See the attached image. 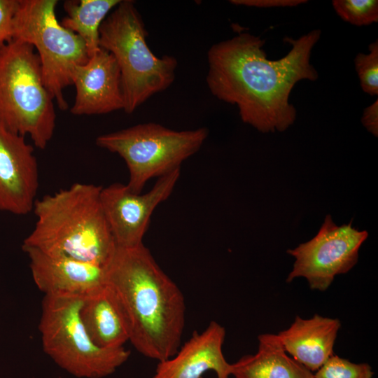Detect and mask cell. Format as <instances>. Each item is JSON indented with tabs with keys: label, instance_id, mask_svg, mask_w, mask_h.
<instances>
[{
	"label": "cell",
	"instance_id": "obj_1",
	"mask_svg": "<svg viewBox=\"0 0 378 378\" xmlns=\"http://www.w3.org/2000/svg\"><path fill=\"white\" fill-rule=\"evenodd\" d=\"M321 30L293 39L284 57L267 59L265 40L247 32L214 44L208 50L206 80L219 100L236 105L241 120L262 133L284 132L293 124L297 111L289 102L295 85L314 81L318 74L310 62Z\"/></svg>",
	"mask_w": 378,
	"mask_h": 378
},
{
	"label": "cell",
	"instance_id": "obj_2",
	"mask_svg": "<svg viewBox=\"0 0 378 378\" xmlns=\"http://www.w3.org/2000/svg\"><path fill=\"white\" fill-rule=\"evenodd\" d=\"M106 284L123 311L135 349L158 362L172 357L184 331L185 298L144 243L116 246L106 266Z\"/></svg>",
	"mask_w": 378,
	"mask_h": 378
},
{
	"label": "cell",
	"instance_id": "obj_3",
	"mask_svg": "<svg viewBox=\"0 0 378 378\" xmlns=\"http://www.w3.org/2000/svg\"><path fill=\"white\" fill-rule=\"evenodd\" d=\"M102 187L76 183L36 199V218L22 247L106 267L116 244L103 212Z\"/></svg>",
	"mask_w": 378,
	"mask_h": 378
},
{
	"label": "cell",
	"instance_id": "obj_4",
	"mask_svg": "<svg viewBox=\"0 0 378 378\" xmlns=\"http://www.w3.org/2000/svg\"><path fill=\"white\" fill-rule=\"evenodd\" d=\"M141 16L131 0H121L99 29V47L109 52L118 66L124 109L133 113L156 93L167 89L175 79L177 59L156 56L147 44Z\"/></svg>",
	"mask_w": 378,
	"mask_h": 378
},
{
	"label": "cell",
	"instance_id": "obj_5",
	"mask_svg": "<svg viewBox=\"0 0 378 378\" xmlns=\"http://www.w3.org/2000/svg\"><path fill=\"white\" fill-rule=\"evenodd\" d=\"M54 99L34 47L12 39L0 50V122L44 149L54 134Z\"/></svg>",
	"mask_w": 378,
	"mask_h": 378
},
{
	"label": "cell",
	"instance_id": "obj_6",
	"mask_svg": "<svg viewBox=\"0 0 378 378\" xmlns=\"http://www.w3.org/2000/svg\"><path fill=\"white\" fill-rule=\"evenodd\" d=\"M84 295H45L39 331L43 351L59 367L82 378H102L125 363L130 351L125 347L102 348L94 343L83 323Z\"/></svg>",
	"mask_w": 378,
	"mask_h": 378
},
{
	"label": "cell",
	"instance_id": "obj_7",
	"mask_svg": "<svg viewBox=\"0 0 378 378\" xmlns=\"http://www.w3.org/2000/svg\"><path fill=\"white\" fill-rule=\"evenodd\" d=\"M206 127L176 131L147 122L99 136L96 144L121 157L129 171L127 186L141 193L146 183L175 170L207 139Z\"/></svg>",
	"mask_w": 378,
	"mask_h": 378
},
{
	"label": "cell",
	"instance_id": "obj_8",
	"mask_svg": "<svg viewBox=\"0 0 378 378\" xmlns=\"http://www.w3.org/2000/svg\"><path fill=\"white\" fill-rule=\"evenodd\" d=\"M57 0H20L13 38L31 45L38 56L44 84L61 110L68 108L64 89L72 85L77 66L89 56L84 41L56 17Z\"/></svg>",
	"mask_w": 378,
	"mask_h": 378
},
{
	"label": "cell",
	"instance_id": "obj_9",
	"mask_svg": "<svg viewBox=\"0 0 378 378\" xmlns=\"http://www.w3.org/2000/svg\"><path fill=\"white\" fill-rule=\"evenodd\" d=\"M368 233L349 224L337 225L327 215L318 233L287 253L295 258L286 281L306 279L311 289L326 290L335 276L346 274L357 263L361 245Z\"/></svg>",
	"mask_w": 378,
	"mask_h": 378
},
{
	"label": "cell",
	"instance_id": "obj_10",
	"mask_svg": "<svg viewBox=\"0 0 378 378\" xmlns=\"http://www.w3.org/2000/svg\"><path fill=\"white\" fill-rule=\"evenodd\" d=\"M179 176L178 169L160 177L144 194L134 192L119 183L102 188L101 205L116 246L143 244L153 211L171 195Z\"/></svg>",
	"mask_w": 378,
	"mask_h": 378
},
{
	"label": "cell",
	"instance_id": "obj_11",
	"mask_svg": "<svg viewBox=\"0 0 378 378\" xmlns=\"http://www.w3.org/2000/svg\"><path fill=\"white\" fill-rule=\"evenodd\" d=\"M38 178L33 146L0 122V211L16 215L33 211Z\"/></svg>",
	"mask_w": 378,
	"mask_h": 378
},
{
	"label": "cell",
	"instance_id": "obj_12",
	"mask_svg": "<svg viewBox=\"0 0 378 378\" xmlns=\"http://www.w3.org/2000/svg\"><path fill=\"white\" fill-rule=\"evenodd\" d=\"M76 88L70 109L75 115L108 113L124 109L120 73L113 56L100 48L72 75Z\"/></svg>",
	"mask_w": 378,
	"mask_h": 378
},
{
	"label": "cell",
	"instance_id": "obj_13",
	"mask_svg": "<svg viewBox=\"0 0 378 378\" xmlns=\"http://www.w3.org/2000/svg\"><path fill=\"white\" fill-rule=\"evenodd\" d=\"M225 337V328L211 321L201 332L194 331L172 357L158 362L151 378H204L208 371L217 378H230L232 363L223 355Z\"/></svg>",
	"mask_w": 378,
	"mask_h": 378
},
{
	"label": "cell",
	"instance_id": "obj_14",
	"mask_svg": "<svg viewBox=\"0 0 378 378\" xmlns=\"http://www.w3.org/2000/svg\"><path fill=\"white\" fill-rule=\"evenodd\" d=\"M33 280L46 294L85 295L106 284V267L22 247Z\"/></svg>",
	"mask_w": 378,
	"mask_h": 378
},
{
	"label": "cell",
	"instance_id": "obj_15",
	"mask_svg": "<svg viewBox=\"0 0 378 378\" xmlns=\"http://www.w3.org/2000/svg\"><path fill=\"white\" fill-rule=\"evenodd\" d=\"M341 323L337 318L315 314L309 318L297 316L277 336L287 354L312 372L332 355Z\"/></svg>",
	"mask_w": 378,
	"mask_h": 378
},
{
	"label": "cell",
	"instance_id": "obj_16",
	"mask_svg": "<svg viewBox=\"0 0 378 378\" xmlns=\"http://www.w3.org/2000/svg\"><path fill=\"white\" fill-rule=\"evenodd\" d=\"M80 316L89 336L97 346L118 349L130 341L126 318L107 284L84 295Z\"/></svg>",
	"mask_w": 378,
	"mask_h": 378
},
{
	"label": "cell",
	"instance_id": "obj_17",
	"mask_svg": "<svg viewBox=\"0 0 378 378\" xmlns=\"http://www.w3.org/2000/svg\"><path fill=\"white\" fill-rule=\"evenodd\" d=\"M258 350L232 363L234 378H314V373L285 351L277 335H258Z\"/></svg>",
	"mask_w": 378,
	"mask_h": 378
},
{
	"label": "cell",
	"instance_id": "obj_18",
	"mask_svg": "<svg viewBox=\"0 0 378 378\" xmlns=\"http://www.w3.org/2000/svg\"><path fill=\"white\" fill-rule=\"evenodd\" d=\"M121 0L66 1L64 9L67 16L61 22L63 27L84 41L89 57L99 49V29L102 23Z\"/></svg>",
	"mask_w": 378,
	"mask_h": 378
},
{
	"label": "cell",
	"instance_id": "obj_19",
	"mask_svg": "<svg viewBox=\"0 0 378 378\" xmlns=\"http://www.w3.org/2000/svg\"><path fill=\"white\" fill-rule=\"evenodd\" d=\"M333 8L345 22L366 26L378 22L377 0H334Z\"/></svg>",
	"mask_w": 378,
	"mask_h": 378
},
{
	"label": "cell",
	"instance_id": "obj_20",
	"mask_svg": "<svg viewBox=\"0 0 378 378\" xmlns=\"http://www.w3.org/2000/svg\"><path fill=\"white\" fill-rule=\"evenodd\" d=\"M373 371L366 363H355L332 355L314 374V378H372Z\"/></svg>",
	"mask_w": 378,
	"mask_h": 378
},
{
	"label": "cell",
	"instance_id": "obj_21",
	"mask_svg": "<svg viewBox=\"0 0 378 378\" xmlns=\"http://www.w3.org/2000/svg\"><path fill=\"white\" fill-rule=\"evenodd\" d=\"M369 52L358 53L354 59L356 71L363 91L371 96L378 94V41L368 47Z\"/></svg>",
	"mask_w": 378,
	"mask_h": 378
},
{
	"label": "cell",
	"instance_id": "obj_22",
	"mask_svg": "<svg viewBox=\"0 0 378 378\" xmlns=\"http://www.w3.org/2000/svg\"><path fill=\"white\" fill-rule=\"evenodd\" d=\"M20 0H0V50L13 38V22Z\"/></svg>",
	"mask_w": 378,
	"mask_h": 378
},
{
	"label": "cell",
	"instance_id": "obj_23",
	"mask_svg": "<svg viewBox=\"0 0 378 378\" xmlns=\"http://www.w3.org/2000/svg\"><path fill=\"white\" fill-rule=\"evenodd\" d=\"M234 5L257 8L295 7L307 3L306 0H231Z\"/></svg>",
	"mask_w": 378,
	"mask_h": 378
},
{
	"label": "cell",
	"instance_id": "obj_24",
	"mask_svg": "<svg viewBox=\"0 0 378 378\" xmlns=\"http://www.w3.org/2000/svg\"><path fill=\"white\" fill-rule=\"evenodd\" d=\"M363 126L376 137L378 136V99L363 110L361 118Z\"/></svg>",
	"mask_w": 378,
	"mask_h": 378
}]
</instances>
